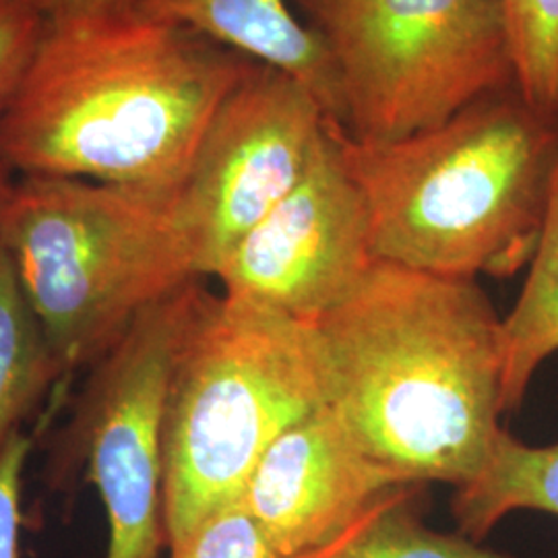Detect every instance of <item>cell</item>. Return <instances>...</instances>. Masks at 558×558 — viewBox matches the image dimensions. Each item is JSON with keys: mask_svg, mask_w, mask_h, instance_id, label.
<instances>
[{"mask_svg": "<svg viewBox=\"0 0 558 558\" xmlns=\"http://www.w3.org/2000/svg\"><path fill=\"white\" fill-rule=\"evenodd\" d=\"M500 320L478 279L377 260L311 323L327 408L401 484L472 482L505 430Z\"/></svg>", "mask_w": 558, "mask_h": 558, "instance_id": "cell-1", "label": "cell"}, {"mask_svg": "<svg viewBox=\"0 0 558 558\" xmlns=\"http://www.w3.org/2000/svg\"><path fill=\"white\" fill-rule=\"evenodd\" d=\"M255 60L137 13L46 21L0 114L21 177L177 195L221 101Z\"/></svg>", "mask_w": 558, "mask_h": 558, "instance_id": "cell-2", "label": "cell"}, {"mask_svg": "<svg viewBox=\"0 0 558 558\" xmlns=\"http://www.w3.org/2000/svg\"><path fill=\"white\" fill-rule=\"evenodd\" d=\"M336 131L377 259L468 279L511 278L530 265L557 172L558 117L515 87L401 140Z\"/></svg>", "mask_w": 558, "mask_h": 558, "instance_id": "cell-3", "label": "cell"}, {"mask_svg": "<svg viewBox=\"0 0 558 558\" xmlns=\"http://www.w3.org/2000/svg\"><path fill=\"white\" fill-rule=\"evenodd\" d=\"M325 405L311 323L205 290L180 343L166 403L168 550L239 505L271 442Z\"/></svg>", "mask_w": 558, "mask_h": 558, "instance_id": "cell-4", "label": "cell"}, {"mask_svg": "<svg viewBox=\"0 0 558 558\" xmlns=\"http://www.w3.org/2000/svg\"><path fill=\"white\" fill-rule=\"evenodd\" d=\"M0 240L64 375L94 368L147 306L199 278L174 195L21 177L0 199Z\"/></svg>", "mask_w": 558, "mask_h": 558, "instance_id": "cell-5", "label": "cell"}, {"mask_svg": "<svg viewBox=\"0 0 558 558\" xmlns=\"http://www.w3.org/2000/svg\"><path fill=\"white\" fill-rule=\"evenodd\" d=\"M288 2L327 52L352 140H401L515 87L495 0Z\"/></svg>", "mask_w": 558, "mask_h": 558, "instance_id": "cell-6", "label": "cell"}, {"mask_svg": "<svg viewBox=\"0 0 558 558\" xmlns=\"http://www.w3.org/2000/svg\"><path fill=\"white\" fill-rule=\"evenodd\" d=\"M203 278L154 302L89 368L66 445L98 488L106 558H160L163 530V422L180 343L205 294Z\"/></svg>", "mask_w": 558, "mask_h": 558, "instance_id": "cell-7", "label": "cell"}, {"mask_svg": "<svg viewBox=\"0 0 558 558\" xmlns=\"http://www.w3.org/2000/svg\"><path fill=\"white\" fill-rule=\"evenodd\" d=\"M315 94L255 62L221 101L174 195V218L199 278L308 172L331 129Z\"/></svg>", "mask_w": 558, "mask_h": 558, "instance_id": "cell-8", "label": "cell"}, {"mask_svg": "<svg viewBox=\"0 0 558 558\" xmlns=\"http://www.w3.org/2000/svg\"><path fill=\"white\" fill-rule=\"evenodd\" d=\"M377 260L366 201L331 124L304 179L240 239L216 278L226 296L315 323L350 299Z\"/></svg>", "mask_w": 558, "mask_h": 558, "instance_id": "cell-9", "label": "cell"}, {"mask_svg": "<svg viewBox=\"0 0 558 558\" xmlns=\"http://www.w3.org/2000/svg\"><path fill=\"white\" fill-rule=\"evenodd\" d=\"M396 486L410 484L368 458L325 405L271 442L240 507L279 558H292L333 538Z\"/></svg>", "mask_w": 558, "mask_h": 558, "instance_id": "cell-10", "label": "cell"}, {"mask_svg": "<svg viewBox=\"0 0 558 558\" xmlns=\"http://www.w3.org/2000/svg\"><path fill=\"white\" fill-rule=\"evenodd\" d=\"M133 13L186 27L292 75L315 94L329 120L341 124L333 66L288 0H137Z\"/></svg>", "mask_w": 558, "mask_h": 558, "instance_id": "cell-11", "label": "cell"}, {"mask_svg": "<svg viewBox=\"0 0 558 558\" xmlns=\"http://www.w3.org/2000/svg\"><path fill=\"white\" fill-rule=\"evenodd\" d=\"M502 327V412H515L544 360L558 352V163L527 278Z\"/></svg>", "mask_w": 558, "mask_h": 558, "instance_id": "cell-12", "label": "cell"}, {"mask_svg": "<svg viewBox=\"0 0 558 558\" xmlns=\"http://www.w3.org/2000/svg\"><path fill=\"white\" fill-rule=\"evenodd\" d=\"M523 509L558 518V442L534 447L502 430L486 468L456 488L451 511L459 534L482 542Z\"/></svg>", "mask_w": 558, "mask_h": 558, "instance_id": "cell-13", "label": "cell"}, {"mask_svg": "<svg viewBox=\"0 0 558 558\" xmlns=\"http://www.w3.org/2000/svg\"><path fill=\"white\" fill-rule=\"evenodd\" d=\"M420 488L387 490L333 538L292 558H513L459 532L428 527L418 511Z\"/></svg>", "mask_w": 558, "mask_h": 558, "instance_id": "cell-14", "label": "cell"}, {"mask_svg": "<svg viewBox=\"0 0 558 558\" xmlns=\"http://www.w3.org/2000/svg\"><path fill=\"white\" fill-rule=\"evenodd\" d=\"M60 377L59 360L0 240V451Z\"/></svg>", "mask_w": 558, "mask_h": 558, "instance_id": "cell-15", "label": "cell"}, {"mask_svg": "<svg viewBox=\"0 0 558 558\" xmlns=\"http://www.w3.org/2000/svg\"><path fill=\"white\" fill-rule=\"evenodd\" d=\"M519 96L558 117V0H495Z\"/></svg>", "mask_w": 558, "mask_h": 558, "instance_id": "cell-16", "label": "cell"}, {"mask_svg": "<svg viewBox=\"0 0 558 558\" xmlns=\"http://www.w3.org/2000/svg\"><path fill=\"white\" fill-rule=\"evenodd\" d=\"M170 558L279 557L239 502L201 523L189 538L170 550Z\"/></svg>", "mask_w": 558, "mask_h": 558, "instance_id": "cell-17", "label": "cell"}, {"mask_svg": "<svg viewBox=\"0 0 558 558\" xmlns=\"http://www.w3.org/2000/svg\"><path fill=\"white\" fill-rule=\"evenodd\" d=\"M44 25L32 0H0V114L20 85Z\"/></svg>", "mask_w": 558, "mask_h": 558, "instance_id": "cell-18", "label": "cell"}, {"mask_svg": "<svg viewBox=\"0 0 558 558\" xmlns=\"http://www.w3.org/2000/svg\"><path fill=\"white\" fill-rule=\"evenodd\" d=\"M34 437L17 430L0 451V558H20L23 474Z\"/></svg>", "mask_w": 558, "mask_h": 558, "instance_id": "cell-19", "label": "cell"}, {"mask_svg": "<svg viewBox=\"0 0 558 558\" xmlns=\"http://www.w3.org/2000/svg\"><path fill=\"white\" fill-rule=\"evenodd\" d=\"M46 21L133 13L137 0H32Z\"/></svg>", "mask_w": 558, "mask_h": 558, "instance_id": "cell-20", "label": "cell"}, {"mask_svg": "<svg viewBox=\"0 0 558 558\" xmlns=\"http://www.w3.org/2000/svg\"><path fill=\"white\" fill-rule=\"evenodd\" d=\"M9 168L4 166V161L0 160V199L4 197V193L9 191V186H11V180H9Z\"/></svg>", "mask_w": 558, "mask_h": 558, "instance_id": "cell-21", "label": "cell"}]
</instances>
